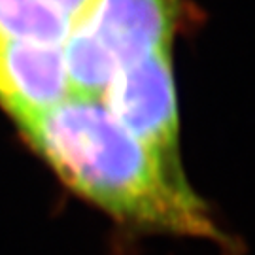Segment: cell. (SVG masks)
Returning a JSON list of instances; mask_svg holds the SVG:
<instances>
[{"label":"cell","instance_id":"1","mask_svg":"<svg viewBox=\"0 0 255 255\" xmlns=\"http://www.w3.org/2000/svg\"><path fill=\"white\" fill-rule=\"evenodd\" d=\"M17 125L70 189L121 223L231 244L182 166L128 132L101 99L70 95Z\"/></svg>","mask_w":255,"mask_h":255},{"label":"cell","instance_id":"2","mask_svg":"<svg viewBox=\"0 0 255 255\" xmlns=\"http://www.w3.org/2000/svg\"><path fill=\"white\" fill-rule=\"evenodd\" d=\"M170 47L119 66L101 101L128 132L180 166V114Z\"/></svg>","mask_w":255,"mask_h":255},{"label":"cell","instance_id":"3","mask_svg":"<svg viewBox=\"0 0 255 255\" xmlns=\"http://www.w3.org/2000/svg\"><path fill=\"white\" fill-rule=\"evenodd\" d=\"M180 0H93L74 25L101 44L116 64L172 46Z\"/></svg>","mask_w":255,"mask_h":255},{"label":"cell","instance_id":"4","mask_svg":"<svg viewBox=\"0 0 255 255\" xmlns=\"http://www.w3.org/2000/svg\"><path fill=\"white\" fill-rule=\"evenodd\" d=\"M70 97L63 49L0 38V106L15 123Z\"/></svg>","mask_w":255,"mask_h":255},{"label":"cell","instance_id":"5","mask_svg":"<svg viewBox=\"0 0 255 255\" xmlns=\"http://www.w3.org/2000/svg\"><path fill=\"white\" fill-rule=\"evenodd\" d=\"M74 23L38 0H0V38L63 46Z\"/></svg>","mask_w":255,"mask_h":255},{"label":"cell","instance_id":"6","mask_svg":"<svg viewBox=\"0 0 255 255\" xmlns=\"http://www.w3.org/2000/svg\"><path fill=\"white\" fill-rule=\"evenodd\" d=\"M38 2L46 4L47 8L55 9L63 17L70 19L72 23H76L87 11V8L91 6L93 0H38Z\"/></svg>","mask_w":255,"mask_h":255}]
</instances>
